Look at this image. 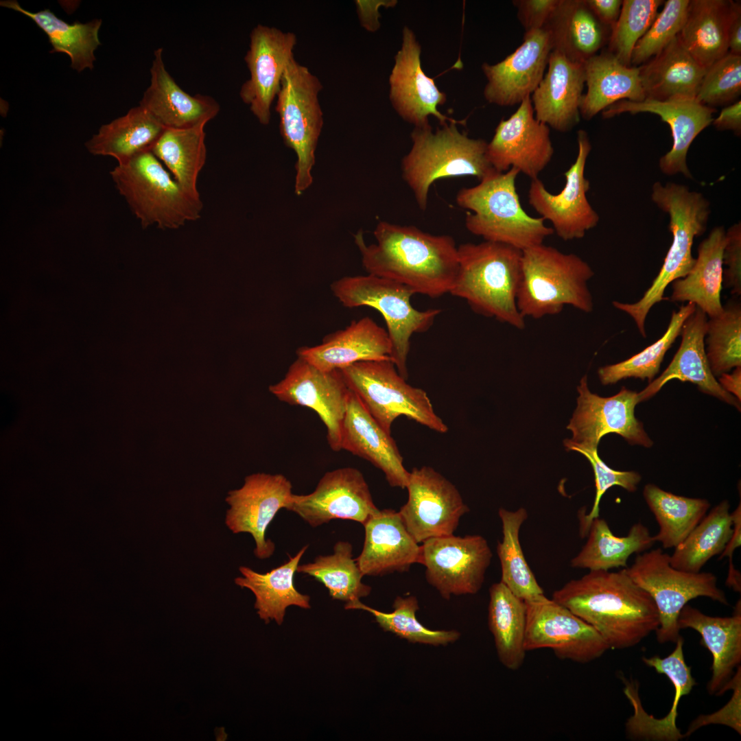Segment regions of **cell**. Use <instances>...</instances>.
Returning a JSON list of instances; mask_svg holds the SVG:
<instances>
[{
	"label": "cell",
	"instance_id": "cell-1",
	"mask_svg": "<svg viewBox=\"0 0 741 741\" xmlns=\"http://www.w3.org/2000/svg\"><path fill=\"white\" fill-rule=\"evenodd\" d=\"M376 243L354 235L362 266L369 274L386 278L430 298L450 292L458 268V246L449 235L425 233L414 226L377 224Z\"/></svg>",
	"mask_w": 741,
	"mask_h": 741
},
{
	"label": "cell",
	"instance_id": "cell-2",
	"mask_svg": "<svg viewBox=\"0 0 741 741\" xmlns=\"http://www.w3.org/2000/svg\"><path fill=\"white\" fill-rule=\"evenodd\" d=\"M552 599L591 626L609 649L635 646L659 625L654 600L626 568L589 571L556 590Z\"/></svg>",
	"mask_w": 741,
	"mask_h": 741
},
{
	"label": "cell",
	"instance_id": "cell-3",
	"mask_svg": "<svg viewBox=\"0 0 741 741\" xmlns=\"http://www.w3.org/2000/svg\"><path fill=\"white\" fill-rule=\"evenodd\" d=\"M458 268L451 295L467 301L480 315L524 329L517 306L522 250L484 241L458 246Z\"/></svg>",
	"mask_w": 741,
	"mask_h": 741
},
{
	"label": "cell",
	"instance_id": "cell-4",
	"mask_svg": "<svg viewBox=\"0 0 741 741\" xmlns=\"http://www.w3.org/2000/svg\"><path fill=\"white\" fill-rule=\"evenodd\" d=\"M519 173L515 167L504 172L494 170L478 185L461 189L456 201L473 212L465 217L470 233L524 250L543 244L554 232L542 217H531L524 210L515 185Z\"/></svg>",
	"mask_w": 741,
	"mask_h": 741
},
{
	"label": "cell",
	"instance_id": "cell-5",
	"mask_svg": "<svg viewBox=\"0 0 741 741\" xmlns=\"http://www.w3.org/2000/svg\"><path fill=\"white\" fill-rule=\"evenodd\" d=\"M594 275L579 256L543 244L522 250L517 294L521 315L538 319L562 311L565 305L590 313L593 304L587 282Z\"/></svg>",
	"mask_w": 741,
	"mask_h": 741
},
{
	"label": "cell",
	"instance_id": "cell-6",
	"mask_svg": "<svg viewBox=\"0 0 741 741\" xmlns=\"http://www.w3.org/2000/svg\"><path fill=\"white\" fill-rule=\"evenodd\" d=\"M456 125L447 123L433 132L429 124L414 128L411 134L412 146L402 159V176L422 210L436 180L464 176L481 180L495 170L486 156L488 143L469 137Z\"/></svg>",
	"mask_w": 741,
	"mask_h": 741
},
{
	"label": "cell",
	"instance_id": "cell-7",
	"mask_svg": "<svg viewBox=\"0 0 741 741\" xmlns=\"http://www.w3.org/2000/svg\"><path fill=\"white\" fill-rule=\"evenodd\" d=\"M110 175L143 228L176 229L200 217L201 199L187 193L152 151L117 164Z\"/></svg>",
	"mask_w": 741,
	"mask_h": 741
},
{
	"label": "cell",
	"instance_id": "cell-8",
	"mask_svg": "<svg viewBox=\"0 0 741 741\" xmlns=\"http://www.w3.org/2000/svg\"><path fill=\"white\" fill-rule=\"evenodd\" d=\"M336 298L345 307L367 306L377 309L385 320L392 351L390 359L400 375L408 379V357L414 333L427 331L438 309L419 311L411 304L416 293L397 281L372 274L344 277L331 286Z\"/></svg>",
	"mask_w": 741,
	"mask_h": 741
},
{
	"label": "cell",
	"instance_id": "cell-9",
	"mask_svg": "<svg viewBox=\"0 0 741 741\" xmlns=\"http://www.w3.org/2000/svg\"><path fill=\"white\" fill-rule=\"evenodd\" d=\"M349 388L388 434L394 421L405 416L439 433L447 425L438 416L425 390L412 386L389 359L356 362L340 370Z\"/></svg>",
	"mask_w": 741,
	"mask_h": 741
},
{
	"label": "cell",
	"instance_id": "cell-10",
	"mask_svg": "<svg viewBox=\"0 0 741 741\" xmlns=\"http://www.w3.org/2000/svg\"><path fill=\"white\" fill-rule=\"evenodd\" d=\"M626 569L656 604L659 625L655 632L661 644L676 642L680 637L678 618L690 600L703 596L729 604L713 573H694L674 568L670 564V555L661 548L637 554L633 563Z\"/></svg>",
	"mask_w": 741,
	"mask_h": 741
},
{
	"label": "cell",
	"instance_id": "cell-11",
	"mask_svg": "<svg viewBox=\"0 0 741 741\" xmlns=\"http://www.w3.org/2000/svg\"><path fill=\"white\" fill-rule=\"evenodd\" d=\"M322 89L318 77L293 58L285 70L277 96L281 135L297 157L294 189L298 196L313 182L311 169L323 126L318 99Z\"/></svg>",
	"mask_w": 741,
	"mask_h": 741
},
{
	"label": "cell",
	"instance_id": "cell-12",
	"mask_svg": "<svg viewBox=\"0 0 741 741\" xmlns=\"http://www.w3.org/2000/svg\"><path fill=\"white\" fill-rule=\"evenodd\" d=\"M525 603L526 652L550 648L560 659L585 663L609 649L591 626L545 594Z\"/></svg>",
	"mask_w": 741,
	"mask_h": 741
},
{
	"label": "cell",
	"instance_id": "cell-13",
	"mask_svg": "<svg viewBox=\"0 0 741 741\" xmlns=\"http://www.w3.org/2000/svg\"><path fill=\"white\" fill-rule=\"evenodd\" d=\"M422 543L419 563L425 567L427 582L444 599L480 590L493 556L482 536L451 534Z\"/></svg>",
	"mask_w": 741,
	"mask_h": 741
},
{
	"label": "cell",
	"instance_id": "cell-14",
	"mask_svg": "<svg viewBox=\"0 0 741 741\" xmlns=\"http://www.w3.org/2000/svg\"><path fill=\"white\" fill-rule=\"evenodd\" d=\"M269 390L281 401L316 412L326 426L331 449L342 450V427L351 390L340 370H322L297 357L283 379Z\"/></svg>",
	"mask_w": 741,
	"mask_h": 741
},
{
	"label": "cell",
	"instance_id": "cell-15",
	"mask_svg": "<svg viewBox=\"0 0 741 741\" xmlns=\"http://www.w3.org/2000/svg\"><path fill=\"white\" fill-rule=\"evenodd\" d=\"M578 154L575 161L564 173L563 189L552 194L539 178L531 180L528 202L544 220L550 221L554 232L565 241L583 238L594 228L600 217L587 198L589 181L585 176L591 145L587 133L577 132Z\"/></svg>",
	"mask_w": 741,
	"mask_h": 741
},
{
	"label": "cell",
	"instance_id": "cell-16",
	"mask_svg": "<svg viewBox=\"0 0 741 741\" xmlns=\"http://www.w3.org/2000/svg\"><path fill=\"white\" fill-rule=\"evenodd\" d=\"M406 489L408 499L399 513L419 543L454 534L460 518L469 512L456 487L430 467H414Z\"/></svg>",
	"mask_w": 741,
	"mask_h": 741
},
{
	"label": "cell",
	"instance_id": "cell-17",
	"mask_svg": "<svg viewBox=\"0 0 741 741\" xmlns=\"http://www.w3.org/2000/svg\"><path fill=\"white\" fill-rule=\"evenodd\" d=\"M577 390V407L567 427L572 432L570 440L573 443L597 449L603 436L613 433L633 445H652L643 423L635 416V405L640 402L639 393L622 387L613 396L600 397L589 390L586 375L580 379Z\"/></svg>",
	"mask_w": 741,
	"mask_h": 741
},
{
	"label": "cell",
	"instance_id": "cell-18",
	"mask_svg": "<svg viewBox=\"0 0 741 741\" xmlns=\"http://www.w3.org/2000/svg\"><path fill=\"white\" fill-rule=\"evenodd\" d=\"M290 481L282 474L257 473L246 476L243 486L228 491L226 502L230 508L225 524L233 533L252 535L256 557H270L275 545L266 538V530L281 508H285L293 493Z\"/></svg>",
	"mask_w": 741,
	"mask_h": 741
},
{
	"label": "cell",
	"instance_id": "cell-19",
	"mask_svg": "<svg viewBox=\"0 0 741 741\" xmlns=\"http://www.w3.org/2000/svg\"><path fill=\"white\" fill-rule=\"evenodd\" d=\"M285 509L297 514L313 528L333 519L352 520L364 525L379 510L363 474L353 467L325 473L311 493H293Z\"/></svg>",
	"mask_w": 741,
	"mask_h": 741
},
{
	"label": "cell",
	"instance_id": "cell-20",
	"mask_svg": "<svg viewBox=\"0 0 741 741\" xmlns=\"http://www.w3.org/2000/svg\"><path fill=\"white\" fill-rule=\"evenodd\" d=\"M553 154L550 127L535 118L530 96L500 121L486 148L488 161L496 171L515 167L531 180L539 178Z\"/></svg>",
	"mask_w": 741,
	"mask_h": 741
},
{
	"label": "cell",
	"instance_id": "cell-21",
	"mask_svg": "<svg viewBox=\"0 0 741 741\" xmlns=\"http://www.w3.org/2000/svg\"><path fill=\"white\" fill-rule=\"evenodd\" d=\"M296 36L274 27L259 24L250 34L244 57L250 78L241 86L239 96L262 125L271 117V105L277 96L285 70L293 59Z\"/></svg>",
	"mask_w": 741,
	"mask_h": 741
},
{
	"label": "cell",
	"instance_id": "cell-22",
	"mask_svg": "<svg viewBox=\"0 0 741 741\" xmlns=\"http://www.w3.org/2000/svg\"><path fill=\"white\" fill-rule=\"evenodd\" d=\"M421 45L408 27L403 30L401 49L395 57V64L389 78L391 104L399 116L414 128L429 125L428 117L433 115L441 126L447 123L462 124V121L443 115L438 106L446 102V95L440 91L434 79L429 78L421 65Z\"/></svg>",
	"mask_w": 741,
	"mask_h": 741
},
{
	"label": "cell",
	"instance_id": "cell-23",
	"mask_svg": "<svg viewBox=\"0 0 741 741\" xmlns=\"http://www.w3.org/2000/svg\"><path fill=\"white\" fill-rule=\"evenodd\" d=\"M716 110L700 103L696 98L680 97L665 101L646 98L642 102L618 101L602 111L609 119L622 113H649L657 115L670 128L671 150L659 159L661 171L668 176L681 173L692 178L686 157L695 138L712 124Z\"/></svg>",
	"mask_w": 741,
	"mask_h": 741
},
{
	"label": "cell",
	"instance_id": "cell-24",
	"mask_svg": "<svg viewBox=\"0 0 741 741\" xmlns=\"http://www.w3.org/2000/svg\"><path fill=\"white\" fill-rule=\"evenodd\" d=\"M552 50L549 34L543 28L525 32L523 43L501 62L483 63L486 101L510 106L530 96L545 75Z\"/></svg>",
	"mask_w": 741,
	"mask_h": 741
},
{
	"label": "cell",
	"instance_id": "cell-25",
	"mask_svg": "<svg viewBox=\"0 0 741 741\" xmlns=\"http://www.w3.org/2000/svg\"><path fill=\"white\" fill-rule=\"evenodd\" d=\"M546 70L530 95L535 118L556 131L568 132L580 121L584 63L572 62L552 51Z\"/></svg>",
	"mask_w": 741,
	"mask_h": 741
},
{
	"label": "cell",
	"instance_id": "cell-26",
	"mask_svg": "<svg viewBox=\"0 0 741 741\" xmlns=\"http://www.w3.org/2000/svg\"><path fill=\"white\" fill-rule=\"evenodd\" d=\"M707 320L696 307L682 325L681 344L673 359L659 377L639 392L640 401L652 397L669 381L678 379L690 381L700 391L740 410V401L721 387L710 369L705 346Z\"/></svg>",
	"mask_w": 741,
	"mask_h": 741
},
{
	"label": "cell",
	"instance_id": "cell-27",
	"mask_svg": "<svg viewBox=\"0 0 741 741\" xmlns=\"http://www.w3.org/2000/svg\"><path fill=\"white\" fill-rule=\"evenodd\" d=\"M675 643L674 650L665 658L658 655L642 658L644 663L653 668L657 673L666 674L674 687L672 705L665 717L658 719L648 714L639 701L637 686L633 681H625L624 692L634 708V714L626 723V731L632 737L667 741H677L685 738L676 724L677 707L681 698L690 693L696 681L692 675L691 668L685 661L683 638L680 636Z\"/></svg>",
	"mask_w": 741,
	"mask_h": 741
},
{
	"label": "cell",
	"instance_id": "cell-28",
	"mask_svg": "<svg viewBox=\"0 0 741 741\" xmlns=\"http://www.w3.org/2000/svg\"><path fill=\"white\" fill-rule=\"evenodd\" d=\"M391 351L387 331L366 316L326 336L318 345L299 348L297 355L322 370L333 371L361 361L389 359Z\"/></svg>",
	"mask_w": 741,
	"mask_h": 741
},
{
	"label": "cell",
	"instance_id": "cell-29",
	"mask_svg": "<svg viewBox=\"0 0 741 741\" xmlns=\"http://www.w3.org/2000/svg\"><path fill=\"white\" fill-rule=\"evenodd\" d=\"M363 526L364 546L355 561L364 576L403 572L419 563L421 545L408 531L399 512L379 510Z\"/></svg>",
	"mask_w": 741,
	"mask_h": 741
},
{
	"label": "cell",
	"instance_id": "cell-30",
	"mask_svg": "<svg viewBox=\"0 0 741 741\" xmlns=\"http://www.w3.org/2000/svg\"><path fill=\"white\" fill-rule=\"evenodd\" d=\"M341 449L379 469L392 487L405 489L410 472L391 434L387 433L351 390L341 432Z\"/></svg>",
	"mask_w": 741,
	"mask_h": 741
},
{
	"label": "cell",
	"instance_id": "cell-31",
	"mask_svg": "<svg viewBox=\"0 0 741 741\" xmlns=\"http://www.w3.org/2000/svg\"><path fill=\"white\" fill-rule=\"evenodd\" d=\"M163 51L158 48L154 52L150 84L139 105L165 128H185L207 124L218 114V102L209 95H191L183 90L167 71Z\"/></svg>",
	"mask_w": 741,
	"mask_h": 741
},
{
	"label": "cell",
	"instance_id": "cell-32",
	"mask_svg": "<svg viewBox=\"0 0 741 741\" xmlns=\"http://www.w3.org/2000/svg\"><path fill=\"white\" fill-rule=\"evenodd\" d=\"M678 625L680 630L692 628L701 635L713 657L707 690L711 694H722L741 661L740 600L729 617L709 616L687 604L679 613Z\"/></svg>",
	"mask_w": 741,
	"mask_h": 741
},
{
	"label": "cell",
	"instance_id": "cell-33",
	"mask_svg": "<svg viewBox=\"0 0 741 741\" xmlns=\"http://www.w3.org/2000/svg\"><path fill=\"white\" fill-rule=\"evenodd\" d=\"M544 28L552 51L584 63L608 44L611 29L594 14L585 0H559Z\"/></svg>",
	"mask_w": 741,
	"mask_h": 741
},
{
	"label": "cell",
	"instance_id": "cell-34",
	"mask_svg": "<svg viewBox=\"0 0 741 741\" xmlns=\"http://www.w3.org/2000/svg\"><path fill=\"white\" fill-rule=\"evenodd\" d=\"M638 68L645 97L659 101L696 98L707 70L687 52L679 36Z\"/></svg>",
	"mask_w": 741,
	"mask_h": 741
},
{
	"label": "cell",
	"instance_id": "cell-35",
	"mask_svg": "<svg viewBox=\"0 0 741 741\" xmlns=\"http://www.w3.org/2000/svg\"><path fill=\"white\" fill-rule=\"evenodd\" d=\"M585 84L580 114L589 120L600 111L623 99H645L639 68L623 64L607 49L584 62Z\"/></svg>",
	"mask_w": 741,
	"mask_h": 741
},
{
	"label": "cell",
	"instance_id": "cell-36",
	"mask_svg": "<svg viewBox=\"0 0 741 741\" xmlns=\"http://www.w3.org/2000/svg\"><path fill=\"white\" fill-rule=\"evenodd\" d=\"M725 233L723 226H716L701 242L690 272L672 283L670 298L672 302L694 303L709 318L722 312L720 294L723 283L722 254Z\"/></svg>",
	"mask_w": 741,
	"mask_h": 741
},
{
	"label": "cell",
	"instance_id": "cell-37",
	"mask_svg": "<svg viewBox=\"0 0 741 741\" xmlns=\"http://www.w3.org/2000/svg\"><path fill=\"white\" fill-rule=\"evenodd\" d=\"M307 548V545L303 546L296 555L290 556L286 563L264 574L246 566L239 567L242 576L235 578L234 582L253 593L255 608L266 623L274 620L281 624L286 609L290 606L310 608L309 596L301 593L294 585V574Z\"/></svg>",
	"mask_w": 741,
	"mask_h": 741
},
{
	"label": "cell",
	"instance_id": "cell-38",
	"mask_svg": "<svg viewBox=\"0 0 741 741\" xmlns=\"http://www.w3.org/2000/svg\"><path fill=\"white\" fill-rule=\"evenodd\" d=\"M166 128L140 105L108 124L85 143L89 153L110 156L121 164L151 151Z\"/></svg>",
	"mask_w": 741,
	"mask_h": 741
},
{
	"label": "cell",
	"instance_id": "cell-39",
	"mask_svg": "<svg viewBox=\"0 0 741 741\" xmlns=\"http://www.w3.org/2000/svg\"><path fill=\"white\" fill-rule=\"evenodd\" d=\"M730 4L726 0H690L678 36L691 56L706 69L729 51Z\"/></svg>",
	"mask_w": 741,
	"mask_h": 741
},
{
	"label": "cell",
	"instance_id": "cell-40",
	"mask_svg": "<svg viewBox=\"0 0 741 741\" xmlns=\"http://www.w3.org/2000/svg\"><path fill=\"white\" fill-rule=\"evenodd\" d=\"M586 537L585 544L571 561L574 568L589 571L626 568L632 554L647 551L655 543L648 528L641 521L633 524L626 536L617 537L600 517L592 520Z\"/></svg>",
	"mask_w": 741,
	"mask_h": 741
},
{
	"label": "cell",
	"instance_id": "cell-41",
	"mask_svg": "<svg viewBox=\"0 0 741 741\" xmlns=\"http://www.w3.org/2000/svg\"><path fill=\"white\" fill-rule=\"evenodd\" d=\"M488 625L501 663L508 670L520 668L526 653V603L501 581L489 589Z\"/></svg>",
	"mask_w": 741,
	"mask_h": 741
},
{
	"label": "cell",
	"instance_id": "cell-42",
	"mask_svg": "<svg viewBox=\"0 0 741 741\" xmlns=\"http://www.w3.org/2000/svg\"><path fill=\"white\" fill-rule=\"evenodd\" d=\"M0 5L14 10L32 19L47 36L52 46L50 53H63L71 59L73 69L81 72L93 69L96 60L94 51L101 45L98 32L102 20L95 19L82 23L69 24L57 17L50 10L32 12L23 8L17 1L3 0Z\"/></svg>",
	"mask_w": 741,
	"mask_h": 741
},
{
	"label": "cell",
	"instance_id": "cell-43",
	"mask_svg": "<svg viewBox=\"0 0 741 741\" xmlns=\"http://www.w3.org/2000/svg\"><path fill=\"white\" fill-rule=\"evenodd\" d=\"M206 124L166 128L151 150L182 188L198 199V178L207 159Z\"/></svg>",
	"mask_w": 741,
	"mask_h": 741
},
{
	"label": "cell",
	"instance_id": "cell-44",
	"mask_svg": "<svg viewBox=\"0 0 741 741\" xmlns=\"http://www.w3.org/2000/svg\"><path fill=\"white\" fill-rule=\"evenodd\" d=\"M643 495L659 527L654 541L666 549L679 545L710 508L707 499L677 495L653 484L644 486Z\"/></svg>",
	"mask_w": 741,
	"mask_h": 741
},
{
	"label": "cell",
	"instance_id": "cell-45",
	"mask_svg": "<svg viewBox=\"0 0 741 741\" xmlns=\"http://www.w3.org/2000/svg\"><path fill=\"white\" fill-rule=\"evenodd\" d=\"M728 500H723L705 515L670 555L674 568L699 572L707 561L720 554L729 541L733 524Z\"/></svg>",
	"mask_w": 741,
	"mask_h": 741
},
{
	"label": "cell",
	"instance_id": "cell-46",
	"mask_svg": "<svg viewBox=\"0 0 741 741\" xmlns=\"http://www.w3.org/2000/svg\"><path fill=\"white\" fill-rule=\"evenodd\" d=\"M498 514L503 533L502 541L498 542L497 546L502 572L500 581L524 601L544 595L525 558L520 544L519 531L528 519L527 510L523 507L515 511L500 508Z\"/></svg>",
	"mask_w": 741,
	"mask_h": 741
},
{
	"label": "cell",
	"instance_id": "cell-47",
	"mask_svg": "<svg viewBox=\"0 0 741 741\" xmlns=\"http://www.w3.org/2000/svg\"><path fill=\"white\" fill-rule=\"evenodd\" d=\"M296 572L307 574L322 583L333 599L346 602L368 596L371 587L364 584V576L353 558V546L347 541H338L333 553L320 555L313 562L298 565Z\"/></svg>",
	"mask_w": 741,
	"mask_h": 741
},
{
	"label": "cell",
	"instance_id": "cell-48",
	"mask_svg": "<svg viewBox=\"0 0 741 741\" xmlns=\"http://www.w3.org/2000/svg\"><path fill=\"white\" fill-rule=\"evenodd\" d=\"M695 309L694 303H687L673 311L667 329L659 339L626 360L600 367L598 374L602 384H614L631 377L652 381L659 371L666 353L680 336L684 321Z\"/></svg>",
	"mask_w": 741,
	"mask_h": 741
},
{
	"label": "cell",
	"instance_id": "cell-49",
	"mask_svg": "<svg viewBox=\"0 0 741 741\" xmlns=\"http://www.w3.org/2000/svg\"><path fill=\"white\" fill-rule=\"evenodd\" d=\"M392 607V612L385 613L365 605L358 600L346 602L344 608L369 612L384 631L390 632L412 643L447 646L460 637L461 633L456 630H432L424 626L416 616L419 605L414 596L405 598L397 596Z\"/></svg>",
	"mask_w": 741,
	"mask_h": 741
},
{
	"label": "cell",
	"instance_id": "cell-50",
	"mask_svg": "<svg viewBox=\"0 0 741 741\" xmlns=\"http://www.w3.org/2000/svg\"><path fill=\"white\" fill-rule=\"evenodd\" d=\"M706 355L713 375L741 366V306L729 301L719 315L707 322Z\"/></svg>",
	"mask_w": 741,
	"mask_h": 741
},
{
	"label": "cell",
	"instance_id": "cell-51",
	"mask_svg": "<svg viewBox=\"0 0 741 741\" xmlns=\"http://www.w3.org/2000/svg\"><path fill=\"white\" fill-rule=\"evenodd\" d=\"M661 0H624L611 29L607 50L626 66H631L633 50L657 15Z\"/></svg>",
	"mask_w": 741,
	"mask_h": 741
},
{
	"label": "cell",
	"instance_id": "cell-52",
	"mask_svg": "<svg viewBox=\"0 0 741 741\" xmlns=\"http://www.w3.org/2000/svg\"><path fill=\"white\" fill-rule=\"evenodd\" d=\"M690 0H668L644 35L635 45L631 64H643L663 49L680 33Z\"/></svg>",
	"mask_w": 741,
	"mask_h": 741
},
{
	"label": "cell",
	"instance_id": "cell-53",
	"mask_svg": "<svg viewBox=\"0 0 741 741\" xmlns=\"http://www.w3.org/2000/svg\"><path fill=\"white\" fill-rule=\"evenodd\" d=\"M564 445L567 450L578 451L585 456L591 463L594 473L596 496L593 504L589 514L580 513L579 516L580 534L585 537L592 520L600 517L599 505L605 492L613 486H621L628 492H635L642 476L636 471H622L610 468L599 457L597 449L578 446L570 439H565Z\"/></svg>",
	"mask_w": 741,
	"mask_h": 741
},
{
	"label": "cell",
	"instance_id": "cell-54",
	"mask_svg": "<svg viewBox=\"0 0 741 741\" xmlns=\"http://www.w3.org/2000/svg\"><path fill=\"white\" fill-rule=\"evenodd\" d=\"M740 93L741 56L728 52L707 69L696 99L710 107L729 104Z\"/></svg>",
	"mask_w": 741,
	"mask_h": 741
},
{
	"label": "cell",
	"instance_id": "cell-55",
	"mask_svg": "<svg viewBox=\"0 0 741 741\" xmlns=\"http://www.w3.org/2000/svg\"><path fill=\"white\" fill-rule=\"evenodd\" d=\"M723 283L731 294H741V224L732 225L725 233L722 254Z\"/></svg>",
	"mask_w": 741,
	"mask_h": 741
},
{
	"label": "cell",
	"instance_id": "cell-56",
	"mask_svg": "<svg viewBox=\"0 0 741 741\" xmlns=\"http://www.w3.org/2000/svg\"><path fill=\"white\" fill-rule=\"evenodd\" d=\"M559 0H516L517 18L525 32L544 28Z\"/></svg>",
	"mask_w": 741,
	"mask_h": 741
},
{
	"label": "cell",
	"instance_id": "cell-57",
	"mask_svg": "<svg viewBox=\"0 0 741 741\" xmlns=\"http://www.w3.org/2000/svg\"><path fill=\"white\" fill-rule=\"evenodd\" d=\"M587 4L604 25L611 29L617 22L622 5L621 0H585Z\"/></svg>",
	"mask_w": 741,
	"mask_h": 741
},
{
	"label": "cell",
	"instance_id": "cell-58",
	"mask_svg": "<svg viewBox=\"0 0 741 741\" xmlns=\"http://www.w3.org/2000/svg\"><path fill=\"white\" fill-rule=\"evenodd\" d=\"M727 39L729 53L741 56V5L740 3L731 1Z\"/></svg>",
	"mask_w": 741,
	"mask_h": 741
},
{
	"label": "cell",
	"instance_id": "cell-59",
	"mask_svg": "<svg viewBox=\"0 0 741 741\" xmlns=\"http://www.w3.org/2000/svg\"><path fill=\"white\" fill-rule=\"evenodd\" d=\"M712 124L720 130H729L740 135L741 132V101L738 100L724 108L714 119Z\"/></svg>",
	"mask_w": 741,
	"mask_h": 741
},
{
	"label": "cell",
	"instance_id": "cell-60",
	"mask_svg": "<svg viewBox=\"0 0 741 741\" xmlns=\"http://www.w3.org/2000/svg\"><path fill=\"white\" fill-rule=\"evenodd\" d=\"M384 1H356L358 16L361 24L367 30L374 32L379 27L378 8L379 5L389 3Z\"/></svg>",
	"mask_w": 741,
	"mask_h": 741
},
{
	"label": "cell",
	"instance_id": "cell-61",
	"mask_svg": "<svg viewBox=\"0 0 741 741\" xmlns=\"http://www.w3.org/2000/svg\"><path fill=\"white\" fill-rule=\"evenodd\" d=\"M731 519L733 524L732 534L725 545V549L720 554L718 559L725 557L729 558V569L733 568L732 561L733 554L735 550L741 545V504L740 502L737 508L731 513Z\"/></svg>",
	"mask_w": 741,
	"mask_h": 741
},
{
	"label": "cell",
	"instance_id": "cell-62",
	"mask_svg": "<svg viewBox=\"0 0 741 741\" xmlns=\"http://www.w3.org/2000/svg\"><path fill=\"white\" fill-rule=\"evenodd\" d=\"M718 381L727 392L741 400V366L735 368L731 373H725L718 376Z\"/></svg>",
	"mask_w": 741,
	"mask_h": 741
}]
</instances>
